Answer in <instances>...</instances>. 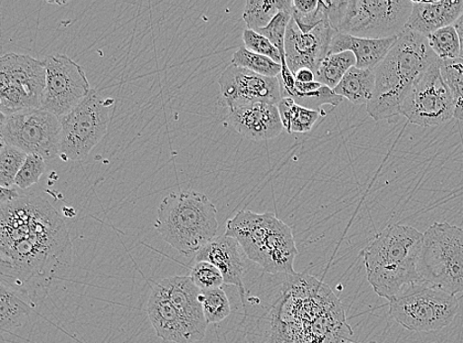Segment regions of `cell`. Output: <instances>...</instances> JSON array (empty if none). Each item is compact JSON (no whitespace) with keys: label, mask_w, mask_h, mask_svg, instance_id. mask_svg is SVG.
Instances as JSON below:
<instances>
[{"label":"cell","mask_w":463,"mask_h":343,"mask_svg":"<svg viewBox=\"0 0 463 343\" xmlns=\"http://www.w3.org/2000/svg\"><path fill=\"white\" fill-rule=\"evenodd\" d=\"M200 299L208 325L219 324L232 313L230 299L222 288L202 291Z\"/></svg>","instance_id":"4dcf8cb0"},{"label":"cell","mask_w":463,"mask_h":343,"mask_svg":"<svg viewBox=\"0 0 463 343\" xmlns=\"http://www.w3.org/2000/svg\"><path fill=\"white\" fill-rule=\"evenodd\" d=\"M238 241L222 234L215 237L194 257V262H208L222 272L224 284L238 287L246 313L244 262Z\"/></svg>","instance_id":"ac0fdd59"},{"label":"cell","mask_w":463,"mask_h":343,"mask_svg":"<svg viewBox=\"0 0 463 343\" xmlns=\"http://www.w3.org/2000/svg\"><path fill=\"white\" fill-rule=\"evenodd\" d=\"M439 69L455 103V118L463 120V59L439 60Z\"/></svg>","instance_id":"83f0119b"},{"label":"cell","mask_w":463,"mask_h":343,"mask_svg":"<svg viewBox=\"0 0 463 343\" xmlns=\"http://www.w3.org/2000/svg\"><path fill=\"white\" fill-rule=\"evenodd\" d=\"M458 300L426 281L407 286L390 301V314L408 330L430 332L443 329L456 319Z\"/></svg>","instance_id":"ba28073f"},{"label":"cell","mask_w":463,"mask_h":343,"mask_svg":"<svg viewBox=\"0 0 463 343\" xmlns=\"http://www.w3.org/2000/svg\"><path fill=\"white\" fill-rule=\"evenodd\" d=\"M232 63L268 78H277L282 71V64L277 63L270 58L258 55L245 47L240 48L233 53Z\"/></svg>","instance_id":"f1b7e54d"},{"label":"cell","mask_w":463,"mask_h":343,"mask_svg":"<svg viewBox=\"0 0 463 343\" xmlns=\"http://www.w3.org/2000/svg\"><path fill=\"white\" fill-rule=\"evenodd\" d=\"M298 82L308 83L316 81V73L308 69H301L295 74Z\"/></svg>","instance_id":"f35d334b"},{"label":"cell","mask_w":463,"mask_h":343,"mask_svg":"<svg viewBox=\"0 0 463 343\" xmlns=\"http://www.w3.org/2000/svg\"><path fill=\"white\" fill-rule=\"evenodd\" d=\"M293 0H263V2H247L243 19L247 28L252 31L263 29L271 24L275 16L281 12L292 13Z\"/></svg>","instance_id":"d4e9b609"},{"label":"cell","mask_w":463,"mask_h":343,"mask_svg":"<svg viewBox=\"0 0 463 343\" xmlns=\"http://www.w3.org/2000/svg\"><path fill=\"white\" fill-rule=\"evenodd\" d=\"M190 278L201 291L222 288L224 284L222 272L208 262H195L191 268Z\"/></svg>","instance_id":"836d02e7"},{"label":"cell","mask_w":463,"mask_h":343,"mask_svg":"<svg viewBox=\"0 0 463 343\" xmlns=\"http://www.w3.org/2000/svg\"><path fill=\"white\" fill-rule=\"evenodd\" d=\"M412 8L408 0H350L338 32L364 39L400 37Z\"/></svg>","instance_id":"8fae6325"},{"label":"cell","mask_w":463,"mask_h":343,"mask_svg":"<svg viewBox=\"0 0 463 343\" xmlns=\"http://www.w3.org/2000/svg\"><path fill=\"white\" fill-rule=\"evenodd\" d=\"M287 98L293 99L297 104L305 109L320 112L323 116L326 113L322 110L323 105L337 106L343 100L334 91L327 88L326 85L317 91L300 93L297 91L290 92ZM285 98V99H287Z\"/></svg>","instance_id":"d6a6232c"},{"label":"cell","mask_w":463,"mask_h":343,"mask_svg":"<svg viewBox=\"0 0 463 343\" xmlns=\"http://www.w3.org/2000/svg\"><path fill=\"white\" fill-rule=\"evenodd\" d=\"M290 19H292V13H279L271 21L270 24L256 31L257 33H260L270 41L272 44L281 52L283 57H285V40Z\"/></svg>","instance_id":"d590c367"},{"label":"cell","mask_w":463,"mask_h":343,"mask_svg":"<svg viewBox=\"0 0 463 343\" xmlns=\"http://www.w3.org/2000/svg\"><path fill=\"white\" fill-rule=\"evenodd\" d=\"M458 32L460 44L459 58L463 59V14L456 21L455 24L452 25Z\"/></svg>","instance_id":"60d3db41"},{"label":"cell","mask_w":463,"mask_h":343,"mask_svg":"<svg viewBox=\"0 0 463 343\" xmlns=\"http://www.w3.org/2000/svg\"><path fill=\"white\" fill-rule=\"evenodd\" d=\"M253 335L252 343H354L339 298L306 272L287 275Z\"/></svg>","instance_id":"7a4b0ae2"},{"label":"cell","mask_w":463,"mask_h":343,"mask_svg":"<svg viewBox=\"0 0 463 343\" xmlns=\"http://www.w3.org/2000/svg\"><path fill=\"white\" fill-rule=\"evenodd\" d=\"M423 239V233L403 224H392L374 235L364 259L376 294L392 301L407 286L422 281L418 263Z\"/></svg>","instance_id":"277c9868"},{"label":"cell","mask_w":463,"mask_h":343,"mask_svg":"<svg viewBox=\"0 0 463 343\" xmlns=\"http://www.w3.org/2000/svg\"><path fill=\"white\" fill-rule=\"evenodd\" d=\"M430 49L439 60L459 58L460 44L458 32L454 26L441 28L428 37Z\"/></svg>","instance_id":"1f68e13d"},{"label":"cell","mask_w":463,"mask_h":343,"mask_svg":"<svg viewBox=\"0 0 463 343\" xmlns=\"http://www.w3.org/2000/svg\"><path fill=\"white\" fill-rule=\"evenodd\" d=\"M225 235L240 243L244 254L269 274L293 275L298 253L293 231L273 213L242 210L226 223Z\"/></svg>","instance_id":"5b68a950"},{"label":"cell","mask_w":463,"mask_h":343,"mask_svg":"<svg viewBox=\"0 0 463 343\" xmlns=\"http://www.w3.org/2000/svg\"><path fill=\"white\" fill-rule=\"evenodd\" d=\"M61 131L60 118L43 110L2 115L0 123L3 143L46 162L59 157Z\"/></svg>","instance_id":"7c38bea8"},{"label":"cell","mask_w":463,"mask_h":343,"mask_svg":"<svg viewBox=\"0 0 463 343\" xmlns=\"http://www.w3.org/2000/svg\"><path fill=\"white\" fill-rule=\"evenodd\" d=\"M0 272L14 291L49 284L70 272L72 243L52 204L32 193L0 204Z\"/></svg>","instance_id":"6da1fadb"},{"label":"cell","mask_w":463,"mask_h":343,"mask_svg":"<svg viewBox=\"0 0 463 343\" xmlns=\"http://www.w3.org/2000/svg\"><path fill=\"white\" fill-rule=\"evenodd\" d=\"M114 100L91 91L79 106L60 118L61 131L59 157L64 162H78L88 157L105 137L110 123Z\"/></svg>","instance_id":"9c48e42d"},{"label":"cell","mask_w":463,"mask_h":343,"mask_svg":"<svg viewBox=\"0 0 463 343\" xmlns=\"http://www.w3.org/2000/svg\"><path fill=\"white\" fill-rule=\"evenodd\" d=\"M439 59L428 38L406 29L378 67L367 111L375 121L401 115L402 106L416 81Z\"/></svg>","instance_id":"3957f363"},{"label":"cell","mask_w":463,"mask_h":343,"mask_svg":"<svg viewBox=\"0 0 463 343\" xmlns=\"http://www.w3.org/2000/svg\"><path fill=\"white\" fill-rule=\"evenodd\" d=\"M28 155L21 149L2 142L0 149V186L13 188L19 170L25 163Z\"/></svg>","instance_id":"f546056e"},{"label":"cell","mask_w":463,"mask_h":343,"mask_svg":"<svg viewBox=\"0 0 463 343\" xmlns=\"http://www.w3.org/2000/svg\"><path fill=\"white\" fill-rule=\"evenodd\" d=\"M421 280L451 295L463 292V230L434 223L424 233L418 263Z\"/></svg>","instance_id":"52a82bcc"},{"label":"cell","mask_w":463,"mask_h":343,"mask_svg":"<svg viewBox=\"0 0 463 343\" xmlns=\"http://www.w3.org/2000/svg\"><path fill=\"white\" fill-rule=\"evenodd\" d=\"M47 80L42 95L41 110L58 118L66 116L91 92L83 69L67 55H51L44 61Z\"/></svg>","instance_id":"5bb4252c"},{"label":"cell","mask_w":463,"mask_h":343,"mask_svg":"<svg viewBox=\"0 0 463 343\" xmlns=\"http://www.w3.org/2000/svg\"><path fill=\"white\" fill-rule=\"evenodd\" d=\"M374 87V70H362L353 67L345 74L334 92L354 104L362 105L370 102Z\"/></svg>","instance_id":"603a6c76"},{"label":"cell","mask_w":463,"mask_h":343,"mask_svg":"<svg viewBox=\"0 0 463 343\" xmlns=\"http://www.w3.org/2000/svg\"><path fill=\"white\" fill-rule=\"evenodd\" d=\"M32 308L15 291L0 285V329L12 331L27 324Z\"/></svg>","instance_id":"cb8c5ba5"},{"label":"cell","mask_w":463,"mask_h":343,"mask_svg":"<svg viewBox=\"0 0 463 343\" xmlns=\"http://www.w3.org/2000/svg\"><path fill=\"white\" fill-rule=\"evenodd\" d=\"M203 340L208 323L201 303V291L190 276H172L155 283Z\"/></svg>","instance_id":"ffe728a7"},{"label":"cell","mask_w":463,"mask_h":343,"mask_svg":"<svg viewBox=\"0 0 463 343\" xmlns=\"http://www.w3.org/2000/svg\"><path fill=\"white\" fill-rule=\"evenodd\" d=\"M2 195H0V204L12 202L20 195V192L14 188H0Z\"/></svg>","instance_id":"ab89813d"},{"label":"cell","mask_w":463,"mask_h":343,"mask_svg":"<svg viewBox=\"0 0 463 343\" xmlns=\"http://www.w3.org/2000/svg\"><path fill=\"white\" fill-rule=\"evenodd\" d=\"M401 114L409 122L421 127L448 123L455 117V103L441 76L439 60L432 64L409 92Z\"/></svg>","instance_id":"4fadbf2b"},{"label":"cell","mask_w":463,"mask_h":343,"mask_svg":"<svg viewBox=\"0 0 463 343\" xmlns=\"http://www.w3.org/2000/svg\"><path fill=\"white\" fill-rule=\"evenodd\" d=\"M279 116H281L284 130L288 134L307 133L315 126L320 112L301 107L293 99H282L278 104Z\"/></svg>","instance_id":"484cf974"},{"label":"cell","mask_w":463,"mask_h":343,"mask_svg":"<svg viewBox=\"0 0 463 343\" xmlns=\"http://www.w3.org/2000/svg\"><path fill=\"white\" fill-rule=\"evenodd\" d=\"M222 99L230 110L253 103L277 105L282 100L277 78L260 76L231 63L219 80Z\"/></svg>","instance_id":"9a60e30c"},{"label":"cell","mask_w":463,"mask_h":343,"mask_svg":"<svg viewBox=\"0 0 463 343\" xmlns=\"http://www.w3.org/2000/svg\"><path fill=\"white\" fill-rule=\"evenodd\" d=\"M244 47L258 55L272 59L277 63L282 64L283 56L270 41L257 32L246 29L243 32Z\"/></svg>","instance_id":"8d00e7d4"},{"label":"cell","mask_w":463,"mask_h":343,"mask_svg":"<svg viewBox=\"0 0 463 343\" xmlns=\"http://www.w3.org/2000/svg\"><path fill=\"white\" fill-rule=\"evenodd\" d=\"M318 4L317 0H293V10L300 14H309L316 12Z\"/></svg>","instance_id":"74e56055"},{"label":"cell","mask_w":463,"mask_h":343,"mask_svg":"<svg viewBox=\"0 0 463 343\" xmlns=\"http://www.w3.org/2000/svg\"><path fill=\"white\" fill-rule=\"evenodd\" d=\"M335 33L326 20L308 33H304L296 21L290 19L285 40V58L290 71L296 74L301 69H308L317 73L323 60L328 56Z\"/></svg>","instance_id":"2e32d148"},{"label":"cell","mask_w":463,"mask_h":343,"mask_svg":"<svg viewBox=\"0 0 463 343\" xmlns=\"http://www.w3.org/2000/svg\"><path fill=\"white\" fill-rule=\"evenodd\" d=\"M228 121L236 132L252 141H267L284 130L278 106L253 103L230 110Z\"/></svg>","instance_id":"e0dca14e"},{"label":"cell","mask_w":463,"mask_h":343,"mask_svg":"<svg viewBox=\"0 0 463 343\" xmlns=\"http://www.w3.org/2000/svg\"><path fill=\"white\" fill-rule=\"evenodd\" d=\"M357 60L350 51L328 55L320 64L317 73L316 81L326 85L332 91L337 88L345 74L356 67Z\"/></svg>","instance_id":"4316f807"},{"label":"cell","mask_w":463,"mask_h":343,"mask_svg":"<svg viewBox=\"0 0 463 343\" xmlns=\"http://www.w3.org/2000/svg\"><path fill=\"white\" fill-rule=\"evenodd\" d=\"M397 38L364 39L336 32L331 41L328 55L350 51L356 57L358 69L374 70L392 50Z\"/></svg>","instance_id":"7402d4cb"},{"label":"cell","mask_w":463,"mask_h":343,"mask_svg":"<svg viewBox=\"0 0 463 343\" xmlns=\"http://www.w3.org/2000/svg\"><path fill=\"white\" fill-rule=\"evenodd\" d=\"M217 214L203 193L174 192L160 203L155 227L172 248L189 257L217 237Z\"/></svg>","instance_id":"8992f818"},{"label":"cell","mask_w":463,"mask_h":343,"mask_svg":"<svg viewBox=\"0 0 463 343\" xmlns=\"http://www.w3.org/2000/svg\"><path fill=\"white\" fill-rule=\"evenodd\" d=\"M47 71L43 61L10 52L0 59V111L8 116L41 110Z\"/></svg>","instance_id":"30bf717a"},{"label":"cell","mask_w":463,"mask_h":343,"mask_svg":"<svg viewBox=\"0 0 463 343\" xmlns=\"http://www.w3.org/2000/svg\"><path fill=\"white\" fill-rule=\"evenodd\" d=\"M146 313L159 338L172 343L201 341L195 330L159 291L155 282L148 299Z\"/></svg>","instance_id":"d6986e66"},{"label":"cell","mask_w":463,"mask_h":343,"mask_svg":"<svg viewBox=\"0 0 463 343\" xmlns=\"http://www.w3.org/2000/svg\"><path fill=\"white\" fill-rule=\"evenodd\" d=\"M45 169V158L37 155H28L24 165L21 167L15 178V186L23 190L35 186L42 176L44 175Z\"/></svg>","instance_id":"e575fe53"},{"label":"cell","mask_w":463,"mask_h":343,"mask_svg":"<svg viewBox=\"0 0 463 343\" xmlns=\"http://www.w3.org/2000/svg\"><path fill=\"white\" fill-rule=\"evenodd\" d=\"M463 14V2H413L406 29L428 38L434 32L454 25Z\"/></svg>","instance_id":"44dd1931"}]
</instances>
